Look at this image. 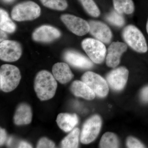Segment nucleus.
<instances>
[{
    "label": "nucleus",
    "instance_id": "nucleus-1",
    "mask_svg": "<svg viewBox=\"0 0 148 148\" xmlns=\"http://www.w3.org/2000/svg\"><path fill=\"white\" fill-rule=\"evenodd\" d=\"M57 87L55 78L49 72L43 70L37 74L34 88L37 97L40 101H47L53 98Z\"/></svg>",
    "mask_w": 148,
    "mask_h": 148
},
{
    "label": "nucleus",
    "instance_id": "nucleus-2",
    "mask_svg": "<svg viewBox=\"0 0 148 148\" xmlns=\"http://www.w3.org/2000/svg\"><path fill=\"white\" fill-rule=\"evenodd\" d=\"M21 79L19 69L16 66L4 64L0 69V88L3 92H11L18 86Z\"/></svg>",
    "mask_w": 148,
    "mask_h": 148
},
{
    "label": "nucleus",
    "instance_id": "nucleus-3",
    "mask_svg": "<svg viewBox=\"0 0 148 148\" xmlns=\"http://www.w3.org/2000/svg\"><path fill=\"white\" fill-rule=\"evenodd\" d=\"M41 9L37 3L31 1L24 2L15 5L11 12L12 18L15 21H30L40 15Z\"/></svg>",
    "mask_w": 148,
    "mask_h": 148
},
{
    "label": "nucleus",
    "instance_id": "nucleus-4",
    "mask_svg": "<svg viewBox=\"0 0 148 148\" xmlns=\"http://www.w3.org/2000/svg\"><path fill=\"white\" fill-rule=\"evenodd\" d=\"M122 36L126 43L135 51L140 53H145L147 51L145 38L143 33L135 26L131 25L125 27Z\"/></svg>",
    "mask_w": 148,
    "mask_h": 148
},
{
    "label": "nucleus",
    "instance_id": "nucleus-5",
    "mask_svg": "<svg viewBox=\"0 0 148 148\" xmlns=\"http://www.w3.org/2000/svg\"><path fill=\"white\" fill-rule=\"evenodd\" d=\"M82 46L92 62L97 64L103 63L107 51L106 46L103 42L88 38L83 40Z\"/></svg>",
    "mask_w": 148,
    "mask_h": 148
},
{
    "label": "nucleus",
    "instance_id": "nucleus-6",
    "mask_svg": "<svg viewBox=\"0 0 148 148\" xmlns=\"http://www.w3.org/2000/svg\"><path fill=\"white\" fill-rule=\"evenodd\" d=\"M102 121L101 117L95 115L90 117L83 125L80 141L82 144H88L93 142L100 132Z\"/></svg>",
    "mask_w": 148,
    "mask_h": 148
},
{
    "label": "nucleus",
    "instance_id": "nucleus-7",
    "mask_svg": "<svg viewBox=\"0 0 148 148\" xmlns=\"http://www.w3.org/2000/svg\"><path fill=\"white\" fill-rule=\"evenodd\" d=\"M81 79L98 97L104 98L108 95L109 90L108 85L106 80L100 75L88 71L83 75Z\"/></svg>",
    "mask_w": 148,
    "mask_h": 148
},
{
    "label": "nucleus",
    "instance_id": "nucleus-8",
    "mask_svg": "<svg viewBox=\"0 0 148 148\" xmlns=\"http://www.w3.org/2000/svg\"><path fill=\"white\" fill-rule=\"evenodd\" d=\"M22 54V47L15 41L5 40L0 44V58L6 62L17 61Z\"/></svg>",
    "mask_w": 148,
    "mask_h": 148
},
{
    "label": "nucleus",
    "instance_id": "nucleus-9",
    "mask_svg": "<svg viewBox=\"0 0 148 148\" xmlns=\"http://www.w3.org/2000/svg\"><path fill=\"white\" fill-rule=\"evenodd\" d=\"M61 19L68 29L77 36H84L90 31L89 23L79 17L64 14L61 15Z\"/></svg>",
    "mask_w": 148,
    "mask_h": 148
},
{
    "label": "nucleus",
    "instance_id": "nucleus-10",
    "mask_svg": "<svg viewBox=\"0 0 148 148\" xmlns=\"http://www.w3.org/2000/svg\"><path fill=\"white\" fill-rule=\"evenodd\" d=\"M129 71L123 67L112 70L107 75V82L112 89L116 91L122 90L128 79Z\"/></svg>",
    "mask_w": 148,
    "mask_h": 148
},
{
    "label": "nucleus",
    "instance_id": "nucleus-11",
    "mask_svg": "<svg viewBox=\"0 0 148 148\" xmlns=\"http://www.w3.org/2000/svg\"><path fill=\"white\" fill-rule=\"evenodd\" d=\"M61 33L58 29L49 25H42L37 28L32 34V39L35 41L49 42L59 38Z\"/></svg>",
    "mask_w": 148,
    "mask_h": 148
},
{
    "label": "nucleus",
    "instance_id": "nucleus-12",
    "mask_svg": "<svg viewBox=\"0 0 148 148\" xmlns=\"http://www.w3.org/2000/svg\"><path fill=\"white\" fill-rule=\"evenodd\" d=\"M127 46L124 43L113 42L108 49L106 64L108 67L115 68L120 62L123 53L127 50Z\"/></svg>",
    "mask_w": 148,
    "mask_h": 148
},
{
    "label": "nucleus",
    "instance_id": "nucleus-13",
    "mask_svg": "<svg viewBox=\"0 0 148 148\" xmlns=\"http://www.w3.org/2000/svg\"><path fill=\"white\" fill-rule=\"evenodd\" d=\"M89 33L98 40L105 43H109L112 39V32L106 24L99 21H90Z\"/></svg>",
    "mask_w": 148,
    "mask_h": 148
},
{
    "label": "nucleus",
    "instance_id": "nucleus-14",
    "mask_svg": "<svg viewBox=\"0 0 148 148\" xmlns=\"http://www.w3.org/2000/svg\"><path fill=\"white\" fill-rule=\"evenodd\" d=\"M64 58L66 62L75 68L89 69L93 66V63L89 58L75 51L70 50L65 51Z\"/></svg>",
    "mask_w": 148,
    "mask_h": 148
},
{
    "label": "nucleus",
    "instance_id": "nucleus-15",
    "mask_svg": "<svg viewBox=\"0 0 148 148\" xmlns=\"http://www.w3.org/2000/svg\"><path fill=\"white\" fill-rule=\"evenodd\" d=\"M52 72L55 79L62 84L69 82L74 77L69 65L66 63H56L52 67Z\"/></svg>",
    "mask_w": 148,
    "mask_h": 148
},
{
    "label": "nucleus",
    "instance_id": "nucleus-16",
    "mask_svg": "<svg viewBox=\"0 0 148 148\" xmlns=\"http://www.w3.org/2000/svg\"><path fill=\"white\" fill-rule=\"evenodd\" d=\"M32 119V110L30 106L25 103L18 105L14 116V124L17 125L29 124Z\"/></svg>",
    "mask_w": 148,
    "mask_h": 148
},
{
    "label": "nucleus",
    "instance_id": "nucleus-17",
    "mask_svg": "<svg viewBox=\"0 0 148 148\" xmlns=\"http://www.w3.org/2000/svg\"><path fill=\"white\" fill-rule=\"evenodd\" d=\"M71 90L75 96L81 97L86 100H92L95 98L94 92L82 81H74L71 85Z\"/></svg>",
    "mask_w": 148,
    "mask_h": 148
},
{
    "label": "nucleus",
    "instance_id": "nucleus-18",
    "mask_svg": "<svg viewBox=\"0 0 148 148\" xmlns=\"http://www.w3.org/2000/svg\"><path fill=\"white\" fill-rule=\"evenodd\" d=\"M59 127L64 132H68L73 129L78 123L79 119L75 114L60 113L56 120Z\"/></svg>",
    "mask_w": 148,
    "mask_h": 148
},
{
    "label": "nucleus",
    "instance_id": "nucleus-19",
    "mask_svg": "<svg viewBox=\"0 0 148 148\" xmlns=\"http://www.w3.org/2000/svg\"><path fill=\"white\" fill-rule=\"evenodd\" d=\"M0 29L8 33L15 32L16 26L10 18L8 12L2 9L0 10Z\"/></svg>",
    "mask_w": 148,
    "mask_h": 148
},
{
    "label": "nucleus",
    "instance_id": "nucleus-20",
    "mask_svg": "<svg viewBox=\"0 0 148 148\" xmlns=\"http://www.w3.org/2000/svg\"><path fill=\"white\" fill-rule=\"evenodd\" d=\"M80 130L76 127L62 140L61 143L62 148H77L79 145V138Z\"/></svg>",
    "mask_w": 148,
    "mask_h": 148
},
{
    "label": "nucleus",
    "instance_id": "nucleus-21",
    "mask_svg": "<svg viewBox=\"0 0 148 148\" xmlns=\"http://www.w3.org/2000/svg\"><path fill=\"white\" fill-rule=\"evenodd\" d=\"M113 4L115 10L121 14H130L134 11L132 0H113Z\"/></svg>",
    "mask_w": 148,
    "mask_h": 148
},
{
    "label": "nucleus",
    "instance_id": "nucleus-22",
    "mask_svg": "<svg viewBox=\"0 0 148 148\" xmlns=\"http://www.w3.org/2000/svg\"><path fill=\"white\" fill-rule=\"evenodd\" d=\"M119 145V140L116 135L112 132H107L102 136L99 147L103 148H118Z\"/></svg>",
    "mask_w": 148,
    "mask_h": 148
},
{
    "label": "nucleus",
    "instance_id": "nucleus-23",
    "mask_svg": "<svg viewBox=\"0 0 148 148\" xmlns=\"http://www.w3.org/2000/svg\"><path fill=\"white\" fill-rule=\"evenodd\" d=\"M43 5L55 10H65L68 7L66 0H40Z\"/></svg>",
    "mask_w": 148,
    "mask_h": 148
},
{
    "label": "nucleus",
    "instance_id": "nucleus-24",
    "mask_svg": "<svg viewBox=\"0 0 148 148\" xmlns=\"http://www.w3.org/2000/svg\"><path fill=\"white\" fill-rule=\"evenodd\" d=\"M85 10L93 17H98L100 14V10L93 0H79Z\"/></svg>",
    "mask_w": 148,
    "mask_h": 148
},
{
    "label": "nucleus",
    "instance_id": "nucleus-25",
    "mask_svg": "<svg viewBox=\"0 0 148 148\" xmlns=\"http://www.w3.org/2000/svg\"><path fill=\"white\" fill-rule=\"evenodd\" d=\"M107 21L117 27H122L125 24V19L121 14L116 11L112 12L106 16Z\"/></svg>",
    "mask_w": 148,
    "mask_h": 148
},
{
    "label": "nucleus",
    "instance_id": "nucleus-26",
    "mask_svg": "<svg viewBox=\"0 0 148 148\" xmlns=\"http://www.w3.org/2000/svg\"><path fill=\"white\" fill-rule=\"evenodd\" d=\"M126 145L130 148H145L143 143L134 137H129L127 138L126 141Z\"/></svg>",
    "mask_w": 148,
    "mask_h": 148
},
{
    "label": "nucleus",
    "instance_id": "nucleus-27",
    "mask_svg": "<svg viewBox=\"0 0 148 148\" xmlns=\"http://www.w3.org/2000/svg\"><path fill=\"white\" fill-rule=\"evenodd\" d=\"M55 143L48 138L44 137L41 138L37 145V148H54Z\"/></svg>",
    "mask_w": 148,
    "mask_h": 148
},
{
    "label": "nucleus",
    "instance_id": "nucleus-28",
    "mask_svg": "<svg viewBox=\"0 0 148 148\" xmlns=\"http://www.w3.org/2000/svg\"><path fill=\"white\" fill-rule=\"evenodd\" d=\"M141 98L143 102H148V86L143 88L141 92Z\"/></svg>",
    "mask_w": 148,
    "mask_h": 148
},
{
    "label": "nucleus",
    "instance_id": "nucleus-29",
    "mask_svg": "<svg viewBox=\"0 0 148 148\" xmlns=\"http://www.w3.org/2000/svg\"><path fill=\"white\" fill-rule=\"evenodd\" d=\"M7 139V133L5 130L3 128L0 129V145H3L5 143Z\"/></svg>",
    "mask_w": 148,
    "mask_h": 148
},
{
    "label": "nucleus",
    "instance_id": "nucleus-30",
    "mask_svg": "<svg viewBox=\"0 0 148 148\" xmlns=\"http://www.w3.org/2000/svg\"><path fill=\"white\" fill-rule=\"evenodd\" d=\"M18 148H32V146L29 143L26 141H21L19 143L18 146Z\"/></svg>",
    "mask_w": 148,
    "mask_h": 148
},
{
    "label": "nucleus",
    "instance_id": "nucleus-31",
    "mask_svg": "<svg viewBox=\"0 0 148 148\" xmlns=\"http://www.w3.org/2000/svg\"><path fill=\"white\" fill-rule=\"evenodd\" d=\"M5 32L1 30V42L5 40L7 38V36Z\"/></svg>",
    "mask_w": 148,
    "mask_h": 148
},
{
    "label": "nucleus",
    "instance_id": "nucleus-32",
    "mask_svg": "<svg viewBox=\"0 0 148 148\" xmlns=\"http://www.w3.org/2000/svg\"><path fill=\"white\" fill-rule=\"evenodd\" d=\"M4 2L7 3H10L12 2L14 0H3Z\"/></svg>",
    "mask_w": 148,
    "mask_h": 148
},
{
    "label": "nucleus",
    "instance_id": "nucleus-33",
    "mask_svg": "<svg viewBox=\"0 0 148 148\" xmlns=\"http://www.w3.org/2000/svg\"><path fill=\"white\" fill-rule=\"evenodd\" d=\"M147 33L148 34V19L147 20Z\"/></svg>",
    "mask_w": 148,
    "mask_h": 148
}]
</instances>
